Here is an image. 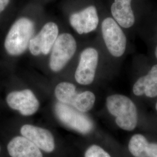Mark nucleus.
<instances>
[{
    "label": "nucleus",
    "mask_w": 157,
    "mask_h": 157,
    "mask_svg": "<svg viewBox=\"0 0 157 157\" xmlns=\"http://www.w3.org/2000/svg\"><path fill=\"white\" fill-rule=\"evenodd\" d=\"M10 0H0V13L3 11L8 5Z\"/></svg>",
    "instance_id": "18"
},
{
    "label": "nucleus",
    "mask_w": 157,
    "mask_h": 157,
    "mask_svg": "<svg viewBox=\"0 0 157 157\" xmlns=\"http://www.w3.org/2000/svg\"><path fill=\"white\" fill-rule=\"evenodd\" d=\"M6 102L12 109L18 111L24 116L33 115L39 108L37 98L29 89L10 93L6 97Z\"/></svg>",
    "instance_id": "8"
},
{
    "label": "nucleus",
    "mask_w": 157,
    "mask_h": 157,
    "mask_svg": "<svg viewBox=\"0 0 157 157\" xmlns=\"http://www.w3.org/2000/svg\"><path fill=\"white\" fill-rule=\"evenodd\" d=\"M76 94L75 86L68 82L60 83L55 89V95L57 100L61 103L71 106Z\"/></svg>",
    "instance_id": "15"
},
{
    "label": "nucleus",
    "mask_w": 157,
    "mask_h": 157,
    "mask_svg": "<svg viewBox=\"0 0 157 157\" xmlns=\"http://www.w3.org/2000/svg\"><path fill=\"white\" fill-rule=\"evenodd\" d=\"M11 157H43L39 148L23 136H17L10 141L7 146Z\"/></svg>",
    "instance_id": "11"
},
{
    "label": "nucleus",
    "mask_w": 157,
    "mask_h": 157,
    "mask_svg": "<svg viewBox=\"0 0 157 157\" xmlns=\"http://www.w3.org/2000/svg\"><path fill=\"white\" fill-rule=\"evenodd\" d=\"M102 33L107 49L115 57L122 56L126 50V38L118 23L111 17H107L102 23Z\"/></svg>",
    "instance_id": "5"
},
{
    "label": "nucleus",
    "mask_w": 157,
    "mask_h": 157,
    "mask_svg": "<svg viewBox=\"0 0 157 157\" xmlns=\"http://www.w3.org/2000/svg\"><path fill=\"white\" fill-rule=\"evenodd\" d=\"M131 1L132 0H115L111 6L112 16L118 24L124 28H129L135 23Z\"/></svg>",
    "instance_id": "13"
},
{
    "label": "nucleus",
    "mask_w": 157,
    "mask_h": 157,
    "mask_svg": "<svg viewBox=\"0 0 157 157\" xmlns=\"http://www.w3.org/2000/svg\"><path fill=\"white\" fill-rule=\"evenodd\" d=\"M55 113L58 120L67 128L82 134H88L93 130V124L83 112L60 102L55 105Z\"/></svg>",
    "instance_id": "3"
},
{
    "label": "nucleus",
    "mask_w": 157,
    "mask_h": 157,
    "mask_svg": "<svg viewBox=\"0 0 157 157\" xmlns=\"http://www.w3.org/2000/svg\"><path fill=\"white\" fill-rule=\"evenodd\" d=\"M155 108H156V110H157V104H156V106H155Z\"/></svg>",
    "instance_id": "20"
},
{
    "label": "nucleus",
    "mask_w": 157,
    "mask_h": 157,
    "mask_svg": "<svg viewBox=\"0 0 157 157\" xmlns=\"http://www.w3.org/2000/svg\"><path fill=\"white\" fill-rule=\"evenodd\" d=\"M129 150L135 157H157V143H150L146 137L140 134L132 137Z\"/></svg>",
    "instance_id": "14"
},
{
    "label": "nucleus",
    "mask_w": 157,
    "mask_h": 157,
    "mask_svg": "<svg viewBox=\"0 0 157 157\" xmlns=\"http://www.w3.org/2000/svg\"><path fill=\"white\" fill-rule=\"evenodd\" d=\"M98 61V52L93 48H87L81 53L75 75V79L78 83L88 85L93 82Z\"/></svg>",
    "instance_id": "7"
},
{
    "label": "nucleus",
    "mask_w": 157,
    "mask_h": 157,
    "mask_svg": "<svg viewBox=\"0 0 157 157\" xmlns=\"http://www.w3.org/2000/svg\"><path fill=\"white\" fill-rule=\"evenodd\" d=\"M58 28L55 23H47L36 36L30 40L29 50L32 55H47L58 36Z\"/></svg>",
    "instance_id": "6"
},
{
    "label": "nucleus",
    "mask_w": 157,
    "mask_h": 157,
    "mask_svg": "<svg viewBox=\"0 0 157 157\" xmlns=\"http://www.w3.org/2000/svg\"><path fill=\"white\" fill-rule=\"evenodd\" d=\"M76 50V42L73 36L63 33L58 36L52 48L50 67L54 72L62 70L74 56Z\"/></svg>",
    "instance_id": "4"
},
{
    "label": "nucleus",
    "mask_w": 157,
    "mask_h": 157,
    "mask_svg": "<svg viewBox=\"0 0 157 157\" xmlns=\"http://www.w3.org/2000/svg\"><path fill=\"white\" fill-rule=\"evenodd\" d=\"M155 56H156L157 59V47H156V50H155Z\"/></svg>",
    "instance_id": "19"
},
{
    "label": "nucleus",
    "mask_w": 157,
    "mask_h": 157,
    "mask_svg": "<svg viewBox=\"0 0 157 157\" xmlns=\"http://www.w3.org/2000/svg\"><path fill=\"white\" fill-rule=\"evenodd\" d=\"M69 21L72 27L78 34L90 33L96 29L98 24L97 10L95 6H90L71 15Z\"/></svg>",
    "instance_id": "9"
},
{
    "label": "nucleus",
    "mask_w": 157,
    "mask_h": 157,
    "mask_svg": "<svg viewBox=\"0 0 157 157\" xmlns=\"http://www.w3.org/2000/svg\"><path fill=\"white\" fill-rule=\"evenodd\" d=\"M21 133L40 149L47 152L54 151L55 141L50 131L31 124H25L21 128Z\"/></svg>",
    "instance_id": "10"
},
{
    "label": "nucleus",
    "mask_w": 157,
    "mask_h": 157,
    "mask_svg": "<svg viewBox=\"0 0 157 157\" xmlns=\"http://www.w3.org/2000/svg\"><path fill=\"white\" fill-rule=\"evenodd\" d=\"M95 101L94 94L89 91L77 94L71 106L82 112L90 111Z\"/></svg>",
    "instance_id": "16"
},
{
    "label": "nucleus",
    "mask_w": 157,
    "mask_h": 157,
    "mask_svg": "<svg viewBox=\"0 0 157 157\" xmlns=\"http://www.w3.org/2000/svg\"><path fill=\"white\" fill-rule=\"evenodd\" d=\"M34 31V23L28 18L21 17L13 24L6 35L5 48L11 56L22 54L29 45Z\"/></svg>",
    "instance_id": "2"
},
{
    "label": "nucleus",
    "mask_w": 157,
    "mask_h": 157,
    "mask_svg": "<svg viewBox=\"0 0 157 157\" xmlns=\"http://www.w3.org/2000/svg\"><path fill=\"white\" fill-rule=\"evenodd\" d=\"M133 91L137 96L146 95L150 98L157 96V65L151 67L146 75L139 78L135 83Z\"/></svg>",
    "instance_id": "12"
},
{
    "label": "nucleus",
    "mask_w": 157,
    "mask_h": 157,
    "mask_svg": "<svg viewBox=\"0 0 157 157\" xmlns=\"http://www.w3.org/2000/svg\"><path fill=\"white\" fill-rule=\"evenodd\" d=\"M0 151H1V147H0Z\"/></svg>",
    "instance_id": "21"
},
{
    "label": "nucleus",
    "mask_w": 157,
    "mask_h": 157,
    "mask_svg": "<svg viewBox=\"0 0 157 157\" xmlns=\"http://www.w3.org/2000/svg\"><path fill=\"white\" fill-rule=\"evenodd\" d=\"M107 107L109 112L116 117V123L121 129L132 131L137 126L138 117L135 104L126 96L115 94L108 97Z\"/></svg>",
    "instance_id": "1"
},
{
    "label": "nucleus",
    "mask_w": 157,
    "mask_h": 157,
    "mask_svg": "<svg viewBox=\"0 0 157 157\" xmlns=\"http://www.w3.org/2000/svg\"><path fill=\"white\" fill-rule=\"evenodd\" d=\"M85 157H111V156L100 146L93 145L86 151Z\"/></svg>",
    "instance_id": "17"
}]
</instances>
